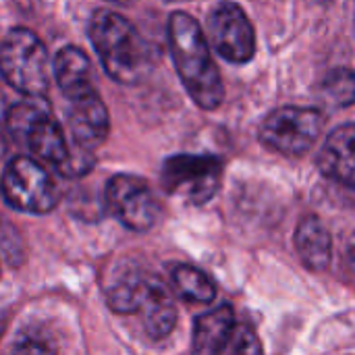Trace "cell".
<instances>
[{
    "instance_id": "obj_1",
    "label": "cell",
    "mask_w": 355,
    "mask_h": 355,
    "mask_svg": "<svg viewBox=\"0 0 355 355\" xmlns=\"http://www.w3.org/2000/svg\"><path fill=\"white\" fill-rule=\"evenodd\" d=\"M6 133L35 158L48 162L67 179H77L94 168V154L69 146L62 127L54 121L50 104L37 96L12 104L4 112Z\"/></svg>"
},
{
    "instance_id": "obj_2",
    "label": "cell",
    "mask_w": 355,
    "mask_h": 355,
    "mask_svg": "<svg viewBox=\"0 0 355 355\" xmlns=\"http://www.w3.org/2000/svg\"><path fill=\"white\" fill-rule=\"evenodd\" d=\"M168 46L177 73L191 100L204 110L218 108L225 100L223 77L210 54L206 33L191 15L183 10L171 15Z\"/></svg>"
},
{
    "instance_id": "obj_3",
    "label": "cell",
    "mask_w": 355,
    "mask_h": 355,
    "mask_svg": "<svg viewBox=\"0 0 355 355\" xmlns=\"http://www.w3.org/2000/svg\"><path fill=\"white\" fill-rule=\"evenodd\" d=\"M92 46L106 73L125 85L144 81L154 64V52L137 27L119 12L96 10L89 23Z\"/></svg>"
},
{
    "instance_id": "obj_4",
    "label": "cell",
    "mask_w": 355,
    "mask_h": 355,
    "mask_svg": "<svg viewBox=\"0 0 355 355\" xmlns=\"http://www.w3.org/2000/svg\"><path fill=\"white\" fill-rule=\"evenodd\" d=\"M108 306L119 314H139L150 339L160 341L177 324V306L168 289L158 281L137 272L123 275L106 293Z\"/></svg>"
},
{
    "instance_id": "obj_5",
    "label": "cell",
    "mask_w": 355,
    "mask_h": 355,
    "mask_svg": "<svg viewBox=\"0 0 355 355\" xmlns=\"http://www.w3.org/2000/svg\"><path fill=\"white\" fill-rule=\"evenodd\" d=\"M0 75L2 79L27 98L44 96L50 87V56L40 37L15 27L0 44Z\"/></svg>"
},
{
    "instance_id": "obj_6",
    "label": "cell",
    "mask_w": 355,
    "mask_h": 355,
    "mask_svg": "<svg viewBox=\"0 0 355 355\" xmlns=\"http://www.w3.org/2000/svg\"><path fill=\"white\" fill-rule=\"evenodd\" d=\"M160 183L166 193L200 206L216 196L223 183V162L208 154L171 156L162 166Z\"/></svg>"
},
{
    "instance_id": "obj_7",
    "label": "cell",
    "mask_w": 355,
    "mask_h": 355,
    "mask_svg": "<svg viewBox=\"0 0 355 355\" xmlns=\"http://www.w3.org/2000/svg\"><path fill=\"white\" fill-rule=\"evenodd\" d=\"M322 125L324 119L316 108L281 106L262 121L260 139L283 156H302L318 141Z\"/></svg>"
},
{
    "instance_id": "obj_8",
    "label": "cell",
    "mask_w": 355,
    "mask_h": 355,
    "mask_svg": "<svg viewBox=\"0 0 355 355\" xmlns=\"http://www.w3.org/2000/svg\"><path fill=\"white\" fill-rule=\"evenodd\" d=\"M2 193L8 206L29 214H46L58 202V189L50 173L27 156H17L6 164Z\"/></svg>"
},
{
    "instance_id": "obj_9",
    "label": "cell",
    "mask_w": 355,
    "mask_h": 355,
    "mask_svg": "<svg viewBox=\"0 0 355 355\" xmlns=\"http://www.w3.org/2000/svg\"><path fill=\"white\" fill-rule=\"evenodd\" d=\"M110 214L131 231H148L160 216V204L148 181L133 175H116L106 185Z\"/></svg>"
},
{
    "instance_id": "obj_10",
    "label": "cell",
    "mask_w": 355,
    "mask_h": 355,
    "mask_svg": "<svg viewBox=\"0 0 355 355\" xmlns=\"http://www.w3.org/2000/svg\"><path fill=\"white\" fill-rule=\"evenodd\" d=\"M208 37L214 50L233 64L250 62L256 54L254 25L245 10L231 0L218 2L210 12Z\"/></svg>"
},
{
    "instance_id": "obj_11",
    "label": "cell",
    "mask_w": 355,
    "mask_h": 355,
    "mask_svg": "<svg viewBox=\"0 0 355 355\" xmlns=\"http://www.w3.org/2000/svg\"><path fill=\"white\" fill-rule=\"evenodd\" d=\"M71 106L67 110V125L73 137V144L85 152H96L108 137L110 116L98 92H89L81 98L69 100Z\"/></svg>"
},
{
    "instance_id": "obj_12",
    "label": "cell",
    "mask_w": 355,
    "mask_h": 355,
    "mask_svg": "<svg viewBox=\"0 0 355 355\" xmlns=\"http://www.w3.org/2000/svg\"><path fill=\"white\" fill-rule=\"evenodd\" d=\"M318 168L324 177H329L345 187H354L355 162L354 125L352 123L335 129L327 137V141L318 154Z\"/></svg>"
},
{
    "instance_id": "obj_13",
    "label": "cell",
    "mask_w": 355,
    "mask_h": 355,
    "mask_svg": "<svg viewBox=\"0 0 355 355\" xmlns=\"http://www.w3.org/2000/svg\"><path fill=\"white\" fill-rule=\"evenodd\" d=\"M295 248L302 262L312 272H322L329 268L333 258V237L318 216L310 214L300 220L295 231Z\"/></svg>"
},
{
    "instance_id": "obj_14",
    "label": "cell",
    "mask_w": 355,
    "mask_h": 355,
    "mask_svg": "<svg viewBox=\"0 0 355 355\" xmlns=\"http://www.w3.org/2000/svg\"><path fill=\"white\" fill-rule=\"evenodd\" d=\"M52 75H54L60 92L69 100H75V98H81V96L94 92L89 58L85 56L83 50H79L75 46H67L56 54Z\"/></svg>"
},
{
    "instance_id": "obj_15",
    "label": "cell",
    "mask_w": 355,
    "mask_h": 355,
    "mask_svg": "<svg viewBox=\"0 0 355 355\" xmlns=\"http://www.w3.org/2000/svg\"><path fill=\"white\" fill-rule=\"evenodd\" d=\"M235 327V312L231 306H220L196 318L193 352L196 355H216Z\"/></svg>"
},
{
    "instance_id": "obj_16",
    "label": "cell",
    "mask_w": 355,
    "mask_h": 355,
    "mask_svg": "<svg viewBox=\"0 0 355 355\" xmlns=\"http://www.w3.org/2000/svg\"><path fill=\"white\" fill-rule=\"evenodd\" d=\"M173 287L177 295L189 304H210L216 297L214 281L200 268L189 264H179L173 268Z\"/></svg>"
},
{
    "instance_id": "obj_17",
    "label": "cell",
    "mask_w": 355,
    "mask_h": 355,
    "mask_svg": "<svg viewBox=\"0 0 355 355\" xmlns=\"http://www.w3.org/2000/svg\"><path fill=\"white\" fill-rule=\"evenodd\" d=\"M216 355H264V349L252 327L235 324Z\"/></svg>"
},
{
    "instance_id": "obj_18",
    "label": "cell",
    "mask_w": 355,
    "mask_h": 355,
    "mask_svg": "<svg viewBox=\"0 0 355 355\" xmlns=\"http://www.w3.org/2000/svg\"><path fill=\"white\" fill-rule=\"evenodd\" d=\"M322 89L327 92V96L341 104V106H349L354 102V73L349 69H339V71H333L324 83H322Z\"/></svg>"
},
{
    "instance_id": "obj_19",
    "label": "cell",
    "mask_w": 355,
    "mask_h": 355,
    "mask_svg": "<svg viewBox=\"0 0 355 355\" xmlns=\"http://www.w3.org/2000/svg\"><path fill=\"white\" fill-rule=\"evenodd\" d=\"M10 355H56V347L40 335H25L15 343Z\"/></svg>"
},
{
    "instance_id": "obj_20",
    "label": "cell",
    "mask_w": 355,
    "mask_h": 355,
    "mask_svg": "<svg viewBox=\"0 0 355 355\" xmlns=\"http://www.w3.org/2000/svg\"><path fill=\"white\" fill-rule=\"evenodd\" d=\"M2 146H4V127L0 123V150H2Z\"/></svg>"
},
{
    "instance_id": "obj_21",
    "label": "cell",
    "mask_w": 355,
    "mask_h": 355,
    "mask_svg": "<svg viewBox=\"0 0 355 355\" xmlns=\"http://www.w3.org/2000/svg\"><path fill=\"white\" fill-rule=\"evenodd\" d=\"M112 2H116V4H127V6H129V4H133L135 0H112Z\"/></svg>"
},
{
    "instance_id": "obj_22",
    "label": "cell",
    "mask_w": 355,
    "mask_h": 355,
    "mask_svg": "<svg viewBox=\"0 0 355 355\" xmlns=\"http://www.w3.org/2000/svg\"><path fill=\"white\" fill-rule=\"evenodd\" d=\"M312 2H329V0H312Z\"/></svg>"
},
{
    "instance_id": "obj_23",
    "label": "cell",
    "mask_w": 355,
    "mask_h": 355,
    "mask_svg": "<svg viewBox=\"0 0 355 355\" xmlns=\"http://www.w3.org/2000/svg\"><path fill=\"white\" fill-rule=\"evenodd\" d=\"M166 2H173V0H166Z\"/></svg>"
},
{
    "instance_id": "obj_24",
    "label": "cell",
    "mask_w": 355,
    "mask_h": 355,
    "mask_svg": "<svg viewBox=\"0 0 355 355\" xmlns=\"http://www.w3.org/2000/svg\"><path fill=\"white\" fill-rule=\"evenodd\" d=\"M0 331H2V327H0Z\"/></svg>"
}]
</instances>
